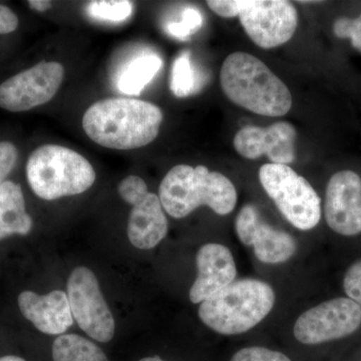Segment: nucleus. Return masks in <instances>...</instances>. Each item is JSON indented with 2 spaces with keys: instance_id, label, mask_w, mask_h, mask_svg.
Masks as SVG:
<instances>
[{
  "instance_id": "nucleus-2",
  "label": "nucleus",
  "mask_w": 361,
  "mask_h": 361,
  "mask_svg": "<svg viewBox=\"0 0 361 361\" xmlns=\"http://www.w3.org/2000/svg\"><path fill=\"white\" fill-rule=\"evenodd\" d=\"M220 82L232 103L256 115L282 116L291 110L287 85L262 61L247 52H233L226 58Z\"/></svg>"
},
{
  "instance_id": "nucleus-20",
  "label": "nucleus",
  "mask_w": 361,
  "mask_h": 361,
  "mask_svg": "<svg viewBox=\"0 0 361 361\" xmlns=\"http://www.w3.org/2000/svg\"><path fill=\"white\" fill-rule=\"evenodd\" d=\"M170 89L178 97L192 96L201 89L200 73L194 66L189 51H183L175 59L171 73Z\"/></svg>"
},
{
  "instance_id": "nucleus-14",
  "label": "nucleus",
  "mask_w": 361,
  "mask_h": 361,
  "mask_svg": "<svg viewBox=\"0 0 361 361\" xmlns=\"http://www.w3.org/2000/svg\"><path fill=\"white\" fill-rule=\"evenodd\" d=\"M297 133L290 123L278 122L267 128L246 126L235 135L234 148L248 160L267 156L272 164L287 165L295 160Z\"/></svg>"
},
{
  "instance_id": "nucleus-11",
  "label": "nucleus",
  "mask_w": 361,
  "mask_h": 361,
  "mask_svg": "<svg viewBox=\"0 0 361 361\" xmlns=\"http://www.w3.org/2000/svg\"><path fill=\"white\" fill-rule=\"evenodd\" d=\"M239 18L252 42L264 49L286 44L298 26L295 6L285 0H244Z\"/></svg>"
},
{
  "instance_id": "nucleus-15",
  "label": "nucleus",
  "mask_w": 361,
  "mask_h": 361,
  "mask_svg": "<svg viewBox=\"0 0 361 361\" xmlns=\"http://www.w3.org/2000/svg\"><path fill=\"white\" fill-rule=\"evenodd\" d=\"M198 275L191 289L190 300L202 303L229 286L237 276L234 257L228 247L210 243L202 246L197 253Z\"/></svg>"
},
{
  "instance_id": "nucleus-31",
  "label": "nucleus",
  "mask_w": 361,
  "mask_h": 361,
  "mask_svg": "<svg viewBox=\"0 0 361 361\" xmlns=\"http://www.w3.org/2000/svg\"><path fill=\"white\" fill-rule=\"evenodd\" d=\"M139 361H165L161 360V357H159V356H152V357H145L142 358L141 360Z\"/></svg>"
},
{
  "instance_id": "nucleus-30",
  "label": "nucleus",
  "mask_w": 361,
  "mask_h": 361,
  "mask_svg": "<svg viewBox=\"0 0 361 361\" xmlns=\"http://www.w3.org/2000/svg\"><path fill=\"white\" fill-rule=\"evenodd\" d=\"M0 361H25L23 358L16 355H6L0 357Z\"/></svg>"
},
{
  "instance_id": "nucleus-13",
  "label": "nucleus",
  "mask_w": 361,
  "mask_h": 361,
  "mask_svg": "<svg viewBox=\"0 0 361 361\" xmlns=\"http://www.w3.org/2000/svg\"><path fill=\"white\" fill-rule=\"evenodd\" d=\"M324 215L330 229L342 236L361 233V178L353 171L337 172L329 180Z\"/></svg>"
},
{
  "instance_id": "nucleus-21",
  "label": "nucleus",
  "mask_w": 361,
  "mask_h": 361,
  "mask_svg": "<svg viewBox=\"0 0 361 361\" xmlns=\"http://www.w3.org/2000/svg\"><path fill=\"white\" fill-rule=\"evenodd\" d=\"M134 6L127 0H102L90 2L87 14L97 20L122 23L132 16Z\"/></svg>"
},
{
  "instance_id": "nucleus-26",
  "label": "nucleus",
  "mask_w": 361,
  "mask_h": 361,
  "mask_svg": "<svg viewBox=\"0 0 361 361\" xmlns=\"http://www.w3.org/2000/svg\"><path fill=\"white\" fill-rule=\"evenodd\" d=\"M343 288L348 298L355 301L361 307V259L353 263L346 271Z\"/></svg>"
},
{
  "instance_id": "nucleus-7",
  "label": "nucleus",
  "mask_w": 361,
  "mask_h": 361,
  "mask_svg": "<svg viewBox=\"0 0 361 361\" xmlns=\"http://www.w3.org/2000/svg\"><path fill=\"white\" fill-rule=\"evenodd\" d=\"M66 288L71 314L80 329L94 341H111L115 336V319L94 273L84 266L75 268Z\"/></svg>"
},
{
  "instance_id": "nucleus-10",
  "label": "nucleus",
  "mask_w": 361,
  "mask_h": 361,
  "mask_svg": "<svg viewBox=\"0 0 361 361\" xmlns=\"http://www.w3.org/2000/svg\"><path fill=\"white\" fill-rule=\"evenodd\" d=\"M65 77L56 61H42L16 73L0 85V108L11 113L27 111L49 103Z\"/></svg>"
},
{
  "instance_id": "nucleus-9",
  "label": "nucleus",
  "mask_w": 361,
  "mask_h": 361,
  "mask_svg": "<svg viewBox=\"0 0 361 361\" xmlns=\"http://www.w3.org/2000/svg\"><path fill=\"white\" fill-rule=\"evenodd\" d=\"M360 325V306L348 297H338L299 316L293 334L301 343L316 345L351 336Z\"/></svg>"
},
{
  "instance_id": "nucleus-12",
  "label": "nucleus",
  "mask_w": 361,
  "mask_h": 361,
  "mask_svg": "<svg viewBox=\"0 0 361 361\" xmlns=\"http://www.w3.org/2000/svg\"><path fill=\"white\" fill-rule=\"evenodd\" d=\"M240 241L253 247L256 257L267 264H280L293 257L297 250L295 240L288 233L266 223L258 209L251 204L240 211L235 221Z\"/></svg>"
},
{
  "instance_id": "nucleus-1",
  "label": "nucleus",
  "mask_w": 361,
  "mask_h": 361,
  "mask_svg": "<svg viewBox=\"0 0 361 361\" xmlns=\"http://www.w3.org/2000/svg\"><path fill=\"white\" fill-rule=\"evenodd\" d=\"M163 111L156 104L135 99H106L85 111L82 128L104 148L134 149L155 141Z\"/></svg>"
},
{
  "instance_id": "nucleus-8",
  "label": "nucleus",
  "mask_w": 361,
  "mask_h": 361,
  "mask_svg": "<svg viewBox=\"0 0 361 361\" xmlns=\"http://www.w3.org/2000/svg\"><path fill=\"white\" fill-rule=\"evenodd\" d=\"M118 194L133 206L128 221V237L135 248H155L168 233V220L160 198L149 193L146 182L137 176H128L120 183Z\"/></svg>"
},
{
  "instance_id": "nucleus-3",
  "label": "nucleus",
  "mask_w": 361,
  "mask_h": 361,
  "mask_svg": "<svg viewBox=\"0 0 361 361\" xmlns=\"http://www.w3.org/2000/svg\"><path fill=\"white\" fill-rule=\"evenodd\" d=\"M159 198L171 217L182 219L201 206L228 215L236 207L238 196L231 180L221 173L202 165H178L161 180Z\"/></svg>"
},
{
  "instance_id": "nucleus-17",
  "label": "nucleus",
  "mask_w": 361,
  "mask_h": 361,
  "mask_svg": "<svg viewBox=\"0 0 361 361\" xmlns=\"http://www.w3.org/2000/svg\"><path fill=\"white\" fill-rule=\"evenodd\" d=\"M32 227L20 185L6 180L0 186V241L13 235L25 236Z\"/></svg>"
},
{
  "instance_id": "nucleus-6",
  "label": "nucleus",
  "mask_w": 361,
  "mask_h": 361,
  "mask_svg": "<svg viewBox=\"0 0 361 361\" xmlns=\"http://www.w3.org/2000/svg\"><path fill=\"white\" fill-rule=\"evenodd\" d=\"M261 185L285 219L308 231L322 219V201L310 182L287 165L265 164L259 170Z\"/></svg>"
},
{
  "instance_id": "nucleus-4",
  "label": "nucleus",
  "mask_w": 361,
  "mask_h": 361,
  "mask_svg": "<svg viewBox=\"0 0 361 361\" xmlns=\"http://www.w3.org/2000/svg\"><path fill=\"white\" fill-rule=\"evenodd\" d=\"M275 293L266 282L234 281L201 303V322L223 336H237L255 327L274 307Z\"/></svg>"
},
{
  "instance_id": "nucleus-29",
  "label": "nucleus",
  "mask_w": 361,
  "mask_h": 361,
  "mask_svg": "<svg viewBox=\"0 0 361 361\" xmlns=\"http://www.w3.org/2000/svg\"><path fill=\"white\" fill-rule=\"evenodd\" d=\"M27 4L30 8L37 13H44L51 9L52 6L51 2L47 1V0H30Z\"/></svg>"
},
{
  "instance_id": "nucleus-24",
  "label": "nucleus",
  "mask_w": 361,
  "mask_h": 361,
  "mask_svg": "<svg viewBox=\"0 0 361 361\" xmlns=\"http://www.w3.org/2000/svg\"><path fill=\"white\" fill-rule=\"evenodd\" d=\"M230 361H291L288 356L276 350L261 346L241 349L233 355Z\"/></svg>"
},
{
  "instance_id": "nucleus-16",
  "label": "nucleus",
  "mask_w": 361,
  "mask_h": 361,
  "mask_svg": "<svg viewBox=\"0 0 361 361\" xmlns=\"http://www.w3.org/2000/svg\"><path fill=\"white\" fill-rule=\"evenodd\" d=\"M18 303L21 314L42 334L59 336L73 325L70 302L63 291L54 290L44 295L23 291Z\"/></svg>"
},
{
  "instance_id": "nucleus-25",
  "label": "nucleus",
  "mask_w": 361,
  "mask_h": 361,
  "mask_svg": "<svg viewBox=\"0 0 361 361\" xmlns=\"http://www.w3.org/2000/svg\"><path fill=\"white\" fill-rule=\"evenodd\" d=\"M18 161V149L13 142L0 141V186L6 182Z\"/></svg>"
},
{
  "instance_id": "nucleus-23",
  "label": "nucleus",
  "mask_w": 361,
  "mask_h": 361,
  "mask_svg": "<svg viewBox=\"0 0 361 361\" xmlns=\"http://www.w3.org/2000/svg\"><path fill=\"white\" fill-rule=\"evenodd\" d=\"M334 32L338 39H350L351 45L361 54V14L356 18H337Z\"/></svg>"
},
{
  "instance_id": "nucleus-18",
  "label": "nucleus",
  "mask_w": 361,
  "mask_h": 361,
  "mask_svg": "<svg viewBox=\"0 0 361 361\" xmlns=\"http://www.w3.org/2000/svg\"><path fill=\"white\" fill-rule=\"evenodd\" d=\"M163 66L160 56L154 52H145L132 59L121 71L118 78V89L125 94H141L156 77Z\"/></svg>"
},
{
  "instance_id": "nucleus-19",
  "label": "nucleus",
  "mask_w": 361,
  "mask_h": 361,
  "mask_svg": "<svg viewBox=\"0 0 361 361\" xmlns=\"http://www.w3.org/2000/svg\"><path fill=\"white\" fill-rule=\"evenodd\" d=\"M54 361H109L101 348L94 342L78 336L63 334L52 344Z\"/></svg>"
},
{
  "instance_id": "nucleus-28",
  "label": "nucleus",
  "mask_w": 361,
  "mask_h": 361,
  "mask_svg": "<svg viewBox=\"0 0 361 361\" xmlns=\"http://www.w3.org/2000/svg\"><path fill=\"white\" fill-rule=\"evenodd\" d=\"M18 25H20V20L13 9L0 4V35H9L16 32Z\"/></svg>"
},
{
  "instance_id": "nucleus-5",
  "label": "nucleus",
  "mask_w": 361,
  "mask_h": 361,
  "mask_svg": "<svg viewBox=\"0 0 361 361\" xmlns=\"http://www.w3.org/2000/svg\"><path fill=\"white\" fill-rule=\"evenodd\" d=\"M25 172L33 193L47 201L84 193L96 180L94 169L85 157L58 145L35 149Z\"/></svg>"
},
{
  "instance_id": "nucleus-27",
  "label": "nucleus",
  "mask_w": 361,
  "mask_h": 361,
  "mask_svg": "<svg viewBox=\"0 0 361 361\" xmlns=\"http://www.w3.org/2000/svg\"><path fill=\"white\" fill-rule=\"evenodd\" d=\"M244 0H210L208 6L221 18H232L239 16Z\"/></svg>"
},
{
  "instance_id": "nucleus-22",
  "label": "nucleus",
  "mask_w": 361,
  "mask_h": 361,
  "mask_svg": "<svg viewBox=\"0 0 361 361\" xmlns=\"http://www.w3.org/2000/svg\"><path fill=\"white\" fill-rule=\"evenodd\" d=\"M203 25V16L195 7H186L179 21H170L166 25L169 35L179 40H188Z\"/></svg>"
}]
</instances>
